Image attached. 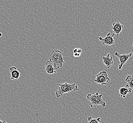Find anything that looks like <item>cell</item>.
Wrapping results in <instances>:
<instances>
[{"instance_id": "1", "label": "cell", "mask_w": 133, "mask_h": 123, "mask_svg": "<svg viewBox=\"0 0 133 123\" xmlns=\"http://www.w3.org/2000/svg\"><path fill=\"white\" fill-rule=\"evenodd\" d=\"M58 90L56 92V98H59L62 96L64 94L68 93L72 91H79L78 86L75 83L70 84L67 83L58 84Z\"/></svg>"}, {"instance_id": "2", "label": "cell", "mask_w": 133, "mask_h": 123, "mask_svg": "<svg viewBox=\"0 0 133 123\" xmlns=\"http://www.w3.org/2000/svg\"><path fill=\"white\" fill-rule=\"evenodd\" d=\"M103 94H99L98 92L95 94H88L87 96V99L90 101V106L91 107H95L98 106H101L102 107H105L106 103L102 99Z\"/></svg>"}, {"instance_id": "3", "label": "cell", "mask_w": 133, "mask_h": 123, "mask_svg": "<svg viewBox=\"0 0 133 123\" xmlns=\"http://www.w3.org/2000/svg\"><path fill=\"white\" fill-rule=\"evenodd\" d=\"M49 60L53 62L54 67L56 70L62 67L64 63L62 53L59 50H53L52 52Z\"/></svg>"}, {"instance_id": "4", "label": "cell", "mask_w": 133, "mask_h": 123, "mask_svg": "<svg viewBox=\"0 0 133 123\" xmlns=\"http://www.w3.org/2000/svg\"><path fill=\"white\" fill-rule=\"evenodd\" d=\"M110 79L108 77V74L106 71H101L96 75L94 81L102 85H107L109 83Z\"/></svg>"}, {"instance_id": "5", "label": "cell", "mask_w": 133, "mask_h": 123, "mask_svg": "<svg viewBox=\"0 0 133 123\" xmlns=\"http://www.w3.org/2000/svg\"><path fill=\"white\" fill-rule=\"evenodd\" d=\"M115 35L114 32H109L107 34L105 38H102L101 37H99V40L101 41L102 44L106 46H113L114 45L115 41L113 37Z\"/></svg>"}, {"instance_id": "6", "label": "cell", "mask_w": 133, "mask_h": 123, "mask_svg": "<svg viewBox=\"0 0 133 123\" xmlns=\"http://www.w3.org/2000/svg\"><path fill=\"white\" fill-rule=\"evenodd\" d=\"M114 55L116 57H117L119 60L120 64L118 65V69L121 70L122 69L124 64H125L129 58H130L131 57L133 56V53H130V54H120L119 53H118L117 52H116L115 53Z\"/></svg>"}, {"instance_id": "7", "label": "cell", "mask_w": 133, "mask_h": 123, "mask_svg": "<svg viewBox=\"0 0 133 123\" xmlns=\"http://www.w3.org/2000/svg\"><path fill=\"white\" fill-rule=\"evenodd\" d=\"M124 29V26L121 24L119 22H114L113 23L112 25V30L117 36L119 35L120 32L122 31Z\"/></svg>"}, {"instance_id": "8", "label": "cell", "mask_w": 133, "mask_h": 123, "mask_svg": "<svg viewBox=\"0 0 133 123\" xmlns=\"http://www.w3.org/2000/svg\"><path fill=\"white\" fill-rule=\"evenodd\" d=\"M45 72L48 74H52L57 72L56 70L54 67L53 62L50 60L46 62L45 64Z\"/></svg>"}, {"instance_id": "9", "label": "cell", "mask_w": 133, "mask_h": 123, "mask_svg": "<svg viewBox=\"0 0 133 123\" xmlns=\"http://www.w3.org/2000/svg\"><path fill=\"white\" fill-rule=\"evenodd\" d=\"M103 62L108 69H109L114 64L113 58L110 54L109 53L106 56H103L102 57Z\"/></svg>"}, {"instance_id": "10", "label": "cell", "mask_w": 133, "mask_h": 123, "mask_svg": "<svg viewBox=\"0 0 133 123\" xmlns=\"http://www.w3.org/2000/svg\"><path fill=\"white\" fill-rule=\"evenodd\" d=\"M132 90L130 88H128L127 87H123L119 90V96L123 98H125L127 95L128 93L132 92Z\"/></svg>"}, {"instance_id": "11", "label": "cell", "mask_w": 133, "mask_h": 123, "mask_svg": "<svg viewBox=\"0 0 133 123\" xmlns=\"http://www.w3.org/2000/svg\"><path fill=\"white\" fill-rule=\"evenodd\" d=\"M125 81L127 82L125 87L133 90V74L132 75H128L125 78Z\"/></svg>"}, {"instance_id": "12", "label": "cell", "mask_w": 133, "mask_h": 123, "mask_svg": "<svg viewBox=\"0 0 133 123\" xmlns=\"http://www.w3.org/2000/svg\"><path fill=\"white\" fill-rule=\"evenodd\" d=\"M11 72V80H18L20 77V72L17 70H14L10 72Z\"/></svg>"}, {"instance_id": "13", "label": "cell", "mask_w": 133, "mask_h": 123, "mask_svg": "<svg viewBox=\"0 0 133 123\" xmlns=\"http://www.w3.org/2000/svg\"><path fill=\"white\" fill-rule=\"evenodd\" d=\"M82 53V50L79 48H75L73 51V56L75 57H80Z\"/></svg>"}, {"instance_id": "14", "label": "cell", "mask_w": 133, "mask_h": 123, "mask_svg": "<svg viewBox=\"0 0 133 123\" xmlns=\"http://www.w3.org/2000/svg\"><path fill=\"white\" fill-rule=\"evenodd\" d=\"M101 123V119L100 118H92L90 116L88 118V123Z\"/></svg>"}, {"instance_id": "15", "label": "cell", "mask_w": 133, "mask_h": 123, "mask_svg": "<svg viewBox=\"0 0 133 123\" xmlns=\"http://www.w3.org/2000/svg\"><path fill=\"white\" fill-rule=\"evenodd\" d=\"M17 69V68L16 67H15V66H12V67H11L10 68V72H11V71H14V70Z\"/></svg>"}, {"instance_id": "16", "label": "cell", "mask_w": 133, "mask_h": 123, "mask_svg": "<svg viewBox=\"0 0 133 123\" xmlns=\"http://www.w3.org/2000/svg\"><path fill=\"white\" fill-rule=\"evenodd\" d=\"M0 123H7V122L4 121H2L0 120Z\"/></svg>"}, {"instance_id": "17", "label": "cell", "mask_w": 133, "mask_h": 123, "mask_svg": "<svg viewBox=\"0 0 133 123\" xmlns=\"http://www.w3.org/2000/svg\"><path fill=\"white\" fill-rule=\"evenodd\" d=\"M2 34L1 33H0V37H2Z\"/></svg>"}, {"instance_id": "18", "label": "cell", "mask_w": 133, "mask_h": 123, "mask_svg": "<svg viewBox=\"0 0 133 123\" xmlns=\"http://www.w3.org/2000/svg\"></svg>"}]
</instances>
